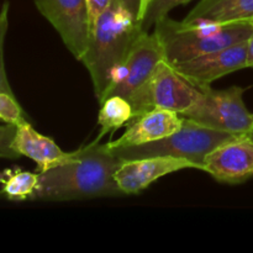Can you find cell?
<instances>
[{
  "label": "cell",
  "instance_id": "obj_21",
  "mask_svg": "<svg viewBox=\"0 0 253 253\" xmlns=\"http://www.w3.org/2000/svg\"><path fill=\"white\" fill-rule=\"evenodd\" d=\"M86 10H88V20H89V30H93L95 26L99 17L109 9L113 0H85ZM90 34V32H89Z\"/></svg>",
  "mask_w": 253,
  "mask_h": 253
},
{
  "label": "cell",
  "instance_id": "obj_26",
  "mask_svg": "<svg viewBox=\"0 0 253 253\" xmlns=\"http://www.w3.org/2000/svg\"><path fill=\"white\" fill-rule=\"evenodd\" d=\"M252 22H253V20H252Z\"/></svg>",
  "mask_w": 253,
  "mask_h": 253
},
{
  "label": "cell",
  "instance_id": "obj_15",
  "mask_svg": "<svg viewBox=\"0 0 253 253\" xmlns=\"http://www.w3.org/2000/svg\"><path fill=\"white\" fill-rule=\"evenodd\" d=\"M39 172H29L20 168H10L0 172V195L12 202L34 199L39 187Z\"/></svg>",
  "mask_w": 253,
  "mask_h": 253
},
{
  "label": "cell",
  "instance_id": "obj_2",
  "mask_svg": "<svg viewBox=\"0 0 253 253\" xmlns=\"http://www.w3.org/2000/svg\"><path fill=\"white\" fill-rule=\"evenodd\" d=\"M142 31L137 17L119 0H113L89 34L88 47L81 62L90 74L94 93L100 103L118 83L131 47Z\"/></svg>",
  "mask_w": 253,
  "mask_h": 253
},
{
  "label": "cell",
  "instance_id": "obj_13",
  "mask_svg": "<svg viewBox=\"0 0 253 253\" xmlns=\"http://www.w3.org/2000/svg\"><path fill=\"white\" fill-rule=\"evenodd\" d=\"M12 146L20 156L36 163L39 173L58 165L69 156V152H63L51 137L37 132L27 120L16 125Z\"/></svg>",
  "mask_w": 253,
  "mask_h": 253
},
{
  "label": "cell",
  "instance_id": "obj_20",
  "mask_svg": "<svg viewBox=\"0 0 253 253\" xmlns=\"http://www.w3.org/2000/svg\"><path fill=\"white\" fill-rule=\"evenodd\" d=\"M15 133H16V125L14 124L0 125V158L17 160L21 157L12 146Z\"/></svg>",
  "mask_w": 253,
  "mask_h": 253
},
{
  "label": "cell",
  "instance_id": "obj_23",
  "mask_svg": "<svg viewBox=\"0 0 253 253\" xmlns=\"http://www.w3.org/2000/svg\"><path fill=\"white\" fill-rule=\"evenodd\" d=\"M247 67H253V32L247 40Z\"/></svg>",
  "mask_w": 253,
  "mask_h": 253
},
{
  "label": "cell",
  "instance_id": "obj_9",
  "mask_svg": "<svg viewBox=\"0 0 253 253\" xmlns=\"http://www.w3.org/2000/svg\"><path fill=\"white\" fill-rule=\"evenodd\" d=\"M162 59H166L165 52L157 35L155 32H141L131 47L118 83L111 89L108 96L120 95L125 99L130 98L133 91L145 84Z\"/></svg>",
  "mask_w": 253,
  "mask_h": 253
},
{
  "label": "cell",
  "instance_id": "obj_22",
  "mask_svg": "<svg viewBox=\"0 0 253 253\" xmlns=\"http://www.w3.org/2000/svg\"><path fill=\"white\" fill-rule=\"evenodd\" d=\"M119 1H120L128 11L132 12L136 17L138 16V11H140V0H119Z\"/></svg>",
  "mask_w": 253,
  "mask_h": 253
},
{
  "label": "cell",
  "instance_id": "obj_5",
  "mask_svg": "<svg viewBox=\"0 0 253 253\" xmlns=\"http://www.w3.org/2000/svg\"><path fill=\"white\" fill-rule=\"evenodd\" d=\"M202 95V90L183 78L174 67L162 59L145 84L127 99L133 116L153 108L166 109L184 115Z\"/></svg>",
  "mask_w": 253,
  "mask_h": 253
},
{
  "label": "cell",
  "instance_id": "obj_19",
  "mask_svg": "<svg viewBox=\"0 0 253 253\" xmlns=\"http://www.w3.org/2000/svg\"><path fill=\"white\" fill-rule=\"evenodd\" d=\"M7 29H9V1H4L0 9V91L14 94L7 81L4 62V43Z\"/></svg>",
  "mask_w": 253,
  "mask_h": 253
},
{
  "label": "cell",
  "instance_id": "obj_11",
  "mask_svg": "<svg viewBox=\"0 0 253 253\" xmlns=\"http://www.w3.org/2000/svg\"><path fill=\"white\" fill-rule=\"evenodd\" d=\"M197 168L184 158L157 156V157L136 158L121 162L115 172V180L124 195L140 194L155 180L182 169Z\"/></svg>",
  "mask_w": 253,
  "mask_h": 253
},
{
  "label": "cell",
  "instance_id": "obj_24",
  "mask_svg": "<svg viewBox=\"0 0 253 253\" xmlns=\"http://www.w3.org/2000/svg\"><path fill=\"white\" fill-rule=\"evenodd\" d=\"M152 1V0H140V11H138V21H141V19H142L143 14H145L146 9H147V6L150 5V2Z\"/></svg>",
  "mask_w": 253,
  "mask_h": 253
},
{
  "label": "cell",
  "instance_id": "obj_8",
  "mask_svg": "<svg viewBox=\"0 0 253 253\" xmlns=\"http://www.w3.org/2000/svg\"><path fill=\"white\" fill-rule=\"evenodd\" d=\"M203 170L222 184H242L253 178V140L234 136L207 156Z\"/></svg>",
  "mask_w": 253,
  "mask_h": 253
},
{
  "label": "cell",
  "instance_id": "obj_18",
  "mask_svg": "<svg viewBox=\"0 0 253 253\" xmlns=\"http://www.w3.org/2000/svg\"><path fill=\"white\" fill-rule=\"evenodd\" d=\"M26 120L24 110L17 103L14 94L0 91V121L19 125L20 123Z\"/></svg>",
  "mask_w": 253,
  "mask_h": 253
},
{
  "label": "cell",
  "instance_id": "obj_10",
  "mask_svg": "<svg viewBox=\"0 0 253 253\" xmlns=\"http://www.w3.org/2000/svg\"><path fill=\"white\" fill-rule=\"evenodd\" d=\"M175 71L200 90L211 86L212 82L247 67V41L220 51L197 57L173 66Z\"/></svg>",
  "mask_w": 253,
  "mask_h": 253
},
{
  "label": "cell",
  "instance_id": "obj_4",
  "mask_svg": "<svg viewBox=\"0 0 253 253\" xmlns=\"http://www.w3.org/2000/svg\"><path fill=\"white\" fill-rule=\"evenodd\" d=\"M231 137H234L231 133L207 127L183 116L182 127L167 137L141 146L110 150L123 161L157 156L184 158L197 165L198 169L203 170L207 156Z\"/></svg>",
  "mask_w": 253,
  "mask_h": 253
},
{
  "label": "cell",
  "instance_id": "obj_14",
  "mask_svg": "<svg viewBox=\"0 0 253 253\" xmlns=\"http://www.w3.org/2000/svg\"><path fill=\"white\" fill-rule=\"evenodd\" d=\"M252 20L253 0H200L183 21L231 24Z\"/></svg>",
  "mask_w": 253,
  "mask_h": 253
},
{
  "label": "cell",
  "instance_id": "obj_7",
  "mask_svg": "<svg viewBox=\"0 0 253 253\" xmlns=\"http://www.w3.org/2000/svg\"><path fill=\"white\" fill-rule=\"evenodd\" d=\"M37 10L54 27L76 59L88 47L89 20L85 0H34Z\"/></svg>",
  "mask_w": 253,
  "mask_h": 253
},
{
  "label": "cell",
  "instance_id": "obj_3",
  "mask_svg": "<svg viewBox=\"0 0 253 253\" xmlns=\"http://www.w3.org/2000/svg\"><path fill=\"white\" fill-rule=\"evenodd\" d=\"M252 32V21L184 22L166 16L155 25L166 61L172 66L247 41Z\"/></svg>",
  "mask_w": 253,
  "mask_h": 253
},
{
  "label": "cell",
  "instance_id": "obj_12",
  "mask_svg": "<svg viewBox=\"0 0 253 253\" xmlns=\"http://www.w3.org/2000/svg\"><path fill=\"white\" fill-rule=\"evenodd\" d=\"M183 118L174 111L153 108L128 121L125 132L115 141L108 142L109 148L141 146L172 135L182 127Z\"/></svg>",
  "mask_w": 253,
  "mask_h": 253
},
{
  "label": "cell",
  "instance_id": "obj_25",
  "mask_svg": "<svg viewBox=\"0 0 253 253\" xmlns=\"http://www.w3.org/2000/svg\"><path fill=\"white\" fill-rule=\"evenodd\" d=\"M250 137H251L252 138V140H253V127H252V131H251V133H250Z\"/></svg>",
  "mask_w": 253,
  "mask_h": 253
},
{
  "label": "cell",
  "instance_id": "obj_16",
  "mask_svg": "<svg viewBox=\"0 0 253 253\" xmlns=\"http://www.w3.org/2000/svg\"><path fill=\"white\" fill-rule=\"evenodd\" d=\"M101 108L98 115V124L100 126L99 135L93 142H100L108 133L115 132L123 126L127 125L132 119V106L127 99L120 95H111L101 101Z\"/></svg>",
  "mask_w": 253,
  "mask_h": 253
},
{
  "label": "cell",
  "instance_id": "obj_1",
  "mask_svg": "<svg viewBox=\"0 0 253 253\" xmlns=\"http://www.w3.org/2000/svg\"><path fill=\"white\" fill-rule=\"evenodd\" d=\"M123 160L108 143L90 142L58 165L40 172L39 187L32 200L71 202L100 197L124 195L115 180Z\"/></svg>",
  "mask_w": 253,
  "mask_h": 253
},
{
  "label": "cell",
  "instance_id": "obj_17",
  "mask_svg": "<svg viewBox=\"0 0 253 253\" xmlns=\"http://www.w3.org/2000/svg\"><path fill=\"white\" fill-rule=\"evenodd\" d=\"M190 1L192 0H152L140 21L142 30L148 32L151 27L155 26L156 22L162 20L163 17L168 16L170 10L179 6V5L188 4Z\"/></svg>",
  "mask_w": 253,
  "mask_h": 253
},
{
  "label": "cell",
  "instance_id": "obj_6",
  "mask_svg": "<svg viewBox=\"0 0 253 253\" xmlns=\"http://www.w3.org/2000/svg\"><path fill=\"white\" fill-rule=\"evenodd\" d=\"M244 93L245 89L237 85L222 90L209 86L202 90L197 103L183 116L214 130L249 136L253 127V114L246 108Z\"/></svg>",
  "mask_w": 253,
  "mask_h": 253
}]
</instances>
